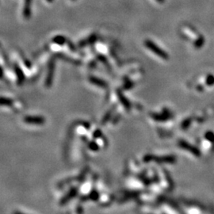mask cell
I'll list each match as a JSON object with an SVG mask.
<instances>
[{
	"mask_svg": "<svg viewBox=\"0 0 214 214\" xmlns=\"http://www.w3.org/2000/svg\"><path fill=\"white\" fill-rule=\"evenodd\" d=\"M145 45H146L149 49L152 50L153 52L157 54L159 57H163V58H167V56H166V52H163L160 48L158 47L156 44H154V43L152 42V41H151V40H146V41H145Z\"/></svg>",
	"mask_w": 214,
	"mask_h": 214,
	"instance_id": "1",
	"label": "cell"
},
{
	"mask_svg": "<svg viewBox=\"0 0 214 214\" xmlns=\"http://www.w3.org/2000/svg\"><path fill=\"white\" fill-rule=\"evenodd\" d=\"M24 121L27 124H41L44 123L45 120H44V117H39V116H26L24 118Z\"/></svg>",
	"mask_w": 214,
	"mask_h": 214,
	"instance_id": "2",
	"label": "cell"
},
{
	"mask_svg": "<svg viewBox=\"0 0 214 214\" xmlns=\"http://www.w3.org/2000/svg\"><path fill=\"white\" fill-rule=\"evenodd\" d=\"M15 71L16 73L17 78H18V82H19V84L22 83L25 79V75H24V72L22 69H21L20 67L19 66V64H15Z\"/></svg>",
	"mask_w": 214,
	"mask_h": 214,
	"instance_id": "3",
	"label": "cell"
},
{
	"mask_svg": "<svg viewBox=\"0 0 214 214\" xmlns=\"http://www.w3.org/2000/svg\"><path fill=\"white\" fill-rule=\"evenodd\" d=\"M14 101L12 99L6 97H0V106H11L13 105Z\"/></svg>",
	"mask_w": 214,
	"mask_h": 214,
	"instance_id": "4",
	"label": "cell"
},
{
	"mask_svg": "<svg viewBox=\"0 0 214 214\" xmlns=\"http://www.w3.org/2000/svg\"><path fill=\"white\" fill-rule=\"evenodd\" d=\"M53 41L57 43V44H63L65 42V38L64 37H62V36H57V37L53 39Z\"/></svg>",
	"mask_w": 214,
	"mask_h": 214,
	"instance_id": "5",
	"label": "cell"
},
{
	"mask_svg": "<svg viewBox=\"0 0 214 214\" xmlns=\"http://www.w3.org/2000/svg\"><path fill=\"white\" fill-rule=\"evenodd\" d=\"M2 77H3V69L0 66V79H2Z\"/></svg>",
	"mask_w": 214,
	"mask_h": 214,
	"instance_id": "6",
	"label": "cell"
},
{
	"mask_svg": "<svg viewBox=\"0 0 214 214\" xmlns=\"http://www.w3.org/2000/svg\"><path fill=\"white\" fill-rule=\"evenodd\" d=\"M158 2H159V3H163V2H164L165 0H156Z\"/></svg>",
	"mask_w": 214,
	"mask_h": 214,
	"instance_id": "7",
	"label": "cell"
},
{
	"mask_svg": "<svg viewBox=\"0 0 214 214\" xmlns=\"http://www.w3.org/2000/svg\"><path fill=\"white\" fill-rule=\"evenodd\" d=\"M71 1H75V0H71Z\"/></svg>",
	"mask_w": 214,
	"mask_h": 214,
	"instance_id": "8",
	"label": "cell"
}]
</instances>
